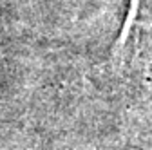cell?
Instances as JSON below:
<instances>
[{
  "instance_id": "6da1fadb",
  "label": "cell",
  "mask_w": 152,
  "mask_h": 150,
  "mask_svg": "<svg viewBox=\"0 0 152 150\" xmlns=\"http://www.w3.org/2000/svg\"><path fill=\"white\" fill-rule=\"evenodd\" d=\"M148 27L150 22L147 13L143 11V2L141 0H129V7L123 24L120 27V34L114 40L107 62L112 76L121 78L130 72L132 65L138 60V54L141 52V42Z\"/></svg>"
}]
</instances>
